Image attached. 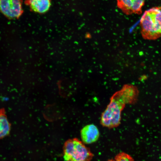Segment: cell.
<instances>
[{
	"label": "cell",
	"instance_id": "7a4b0ae2",
	"mask_svg": "<svg viewBox=\"0 0 161 161\" xmlns=\"http://www.w3.org/2000/svg\"><path fill=\"white\" fill-rule=\"evenodd\" d=\"M141 33L146 40H155L161 37V7L146 10L140 20Z\"/></svg>",
	"mask_w": 161,
	"mask_h": 161
},
{
	"label": "cell",
	"instance_id": "5b68a950",
	"mask_svg": "<svg viewBox=\"0 0 161 161\" xmlns=\"http://www.w3.org/2000/svg\"><path fill=\"white\" fill-rule=\"evenodd\" d=\"M82 141L85 144H90L96 142L99 139L100 132L95 125L89 124L83 127L80 132Z\"/></svg>",
	"mask_w": 161,
	"mask_h": 161
},
{
	"label": "cell",
	"instance_id": "52a82bcc",
	"mask_svg": "<svg viewBox=\"0 0 161 161\" xmlns=\"http://www.w3.org/2000/svg\"><path fill=\"white\" fill-rule=\"evenodd\" d=\"M10 124L9 122L4 108L0 109V139L7 136L10 129Z\"/></svg>",
	"mask_w": 161,
	"mask_h": 161
},
{
	"label": "cell",
	"instance_id": "277c9868",
	"mask_svg": "<svg viewBox=\"0 0 161 161\" xmlns=\"http://www.w3.org/2000/svg\"><path fill=\"white\" fill-rule=\"evenodd\" d=\"M0 10L9 18H18L23 13L21 2L17 0H0Z\"/></svg>",
	"mask_w": 161,
	"mask_h": 161
},
{
	"label": "cell",
	"instance_id": "30bf717a",
	"mask_svg": "<svg viewBox=\"0 0 161 161\" xmlns=\"http://www.w3.org/2000/svg\"><path fill=\"white\" fill-rule=\"evenodd\" d=\"M107 161H115L114 159H111L108 160Z\"/></svg>",
	"mask_w": 161,
	"mask_h": 161
},
{
	"label": "cell",
	"instance_id": "8992f818",
	"mask_svg": "<svg viewBox=\"0 0 161 161\" xmlns=\"http://www.w3.org/2000/svg\"><path fill=\"white\" fill-rule=\"evenodd\" d=\"M27 1V4L32 11L40 13L47 12L51 4L50 1L49 0H32Z\"/></svg>",
	"mask_w": 161,
	"mask_h": 161
},
{
	"label": "cell",
	"instance_id": "ba28073f",
	"mask_svg": "<svg viewBox=\"0 0 161 161\" xmlns=\"http://www.w3.org/2000/svg\"><path fill=\"white\" fill-rule=\"evenodd\" d=\"M114 159L115 161H134L131 155L123 152L117 154Z\"/></svg>",
	"mask_w": 161,
	"mask_h": 161
},
{
	"label": "cell",
	"instance_id": "9c48e42d",
	"mask_svg": "<svg viewBox=\"0 0 161 161\" xmlns=\"http://www.w3.org/2000/svg\"><path fill=\"white\" fill-rule=\"evenodd\" d=\"M133 2L132 0H121L119 1L118 4L121 7L123 8L128 13H131Z\"/></svg>",
	"mask_w": 161,
	"mask_h": 161
},
{
	"label": "cell",
	"instance_id": "3957f363",
	"mask_svg": "<svg viewBox=\"0 0 161 161\" xmlns=\"http://www.w3.org/2000/svg\"><path fill=\"white\" fill-rule=\"evenodd\" d=\"M94 157L90 149L76 138L66 141L64 146V158L66 161H90Z\"/></svg>",
	"mask_w": 161,
	"mask_h": 161
},
{
	"label": "cell",
	"instance_id": "6da1fadb",
	"mask_svg": "<svg viewBox=\"0 0 161 161\" xmlns=\"http://www.w3.org/2000/svg\"><path fill=\"white\" fill-rule=\"evenodd\" d=\"M137 91L135 86L126 84L115 92L101 114L100 123L102 126L109 129L119 126L120 124L122 111L126 104L135 102L138 95Z\"/></svg>",
	"mask_w": 161,
	"mask_h": 161
}]
</instances>
